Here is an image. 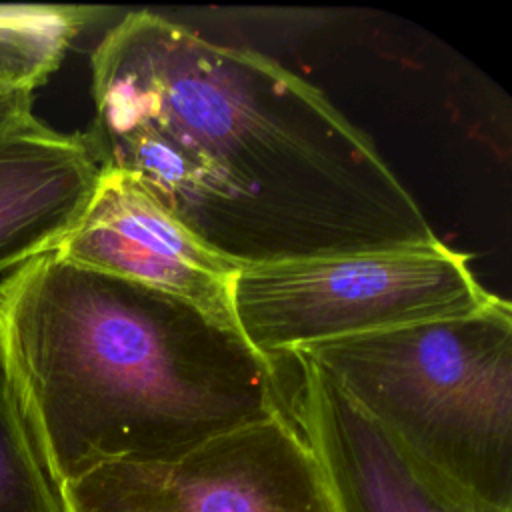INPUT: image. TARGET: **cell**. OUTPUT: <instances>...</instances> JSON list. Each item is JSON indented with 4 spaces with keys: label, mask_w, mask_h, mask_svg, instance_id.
I'll use <instances>...</instances> for the list:
<instances>
[{
    "label": "cell",
    "mask_w": 512,
    "mask_h": 512,
    "mask_svg": "<svg viewBox=\"0 0 512 512\" xmlns=\"http://www.w3.org/2000/svg\"><path fill=\"white\" fill-rule=\"evenodd\" d=\"M90 68L100 166L234 268L442 242L372 140L274 58L140 10Z\"/></svg>",
    "instance_id": "1"
},
{
    "label": "cell",
    "mask_w": 512,
    "mask_h": 512,
    "mask_svg": "<svg viewBox=\"0 0 512 512\" xmlns=\"http://www.w3.org/2000/svg\"><path fill=\"white\" fill-rule=\"evenodd\" d=\"M0 362L58 488L292 418L278 364L234 326L54 250L0 282Z\"/></svg>",
    "instance_id": "2"
},
{
    "label": "cell",
    "mask_w": 512,
    "mask_h": 512,
    "mask_svg": "<svg viewBox=\"0 0 512 512\" xmlns=\"http://www.w3.org/2000/svg\"><path fill=\"white\" fill-rule=\"evenodd\" d=\"M306 358L468 512H512V308L318 342Z\"/></svg>",
    "instance_id": "3"
},
{
    "label": "cell",
    "mask_w": 512,
    "mask_h": 512,
    "mask_svg": "<svg viewBox=\"0 0 512 512\" xmlns=\"http://www.w3.org/2000/svg\"><path fill=\"white\" fill-rule=\"evenodd\" d=\"M492 296L470 256L444 242L236 268L228 286L234 328L276 364L318 342L468 314Z\"/></svg>",
    "instance_id": "4"
},
{
    "label": "cell",
    "mask_w": 512,
    "mask_h": 512,
    "mask_svg": "<svg viewBox=\"0 0 512 512\" xmlns=\"http://www.w3.org/2000/svg\"><path fill=\"white\" fill-rule=\"evenodd\" d=\"M64 512H336L300 428L276 416L178 458L98 466L60 488Z\"/></svg>",
    "instance_id": "5"
},
{
    "label": "cell",
    "mask_w": 512,
    "mask_h": 512,
    "mask_svg": "<svg viewBox=\"0 0 512 512\" xmlns=\"http://www.w3.org/2000/svg\"><path fill=\"white\" fill-rule=\"evenodd\" d=\"M54 252L80 266L184 298L234 326L228 286L236 268L196 242L124 172L102 168L84 214Z\"/></svg>",
    "instance_id": "6"
},
{
    "label": "cell",
    "mask_w": 512,
    "mask_h": 512,
    "mask_svg": "<svg viewBox=\"0 0 512 512\" xmlns=\"http://www.w3.org/2000/svg\"><path fill=\"white\" fill-rule=\"evenodd\" d=\"M298 366L290 414L312 448L336 512H468L414 464L316 364Z\"/></svg>",
    "instance_id": "7"
},
{
    "label": "cell",
    "mask_w": 512,
    "mask_h": 512,
    "mask_svg": "<svg viewBox=\"0 0 512 512\" xmlns=\"http://www.w3.org/2000/svg\"><path fill=\"white\" fill-rule=\"evenodd\" d=\"M100 172L86 134L58 132L36 116L0 132V274L60 244Z\"/></svg>",
    "instance_id": "8"
},
{
    "label": "cell",
    "mask_w": 512,
    "mask_h": 512,
    "mask_svg": "<svg viewBox=\"0 0 512 512\" xmlns=\"http://www.w3.org/2000/svg\"><path fill=\"white\" fill-rule=\"evenodd\" d=\"M0 512H64L0 362Z\"/></svg>",
    "instance_id": "9"
},
{
    "label": "cell",
    "mask_w": 512,
    "mask_h": 512,
    "mask_svg": "<svg viewBox=\"0 0 512 512\" xmlns=\"http://www.w3.org/2000/svg\"><path fill=\"white\" fill-rule=\"evenodd\" d=\"M32 104H34L32 90L0 86V132L34 118Z\"/></svg>",
    "instance_id": "10"
}]
</instances>
